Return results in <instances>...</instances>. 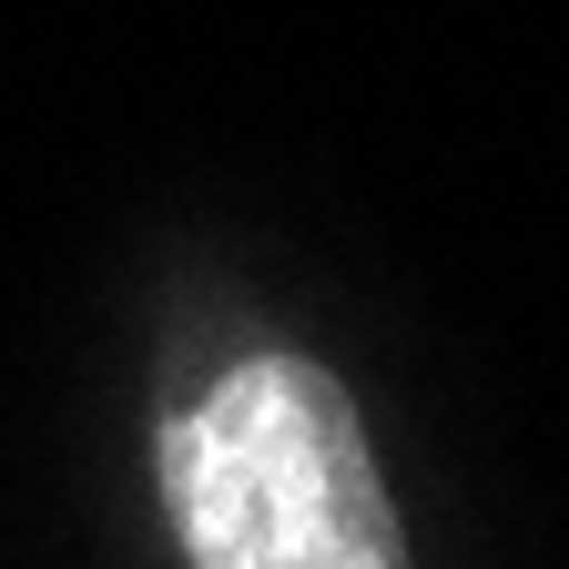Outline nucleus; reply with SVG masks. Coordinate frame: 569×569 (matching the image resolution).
Here are the masks:
<instances>
[{
	"label": "nucleus",
	"mask_w": 569,
	"mask_h": 569,
	"mask_svg": "<svg viewBox=\"0 0 569 569\" xmlns=\"http://www.w3.org/2000/svg\"><path fill=\"white\" fill-rule=\"evenodd\" d=\"M163 519L193 569H397L407 519L316 356H244L163 417Z\"/></svg>",
	"instance_id": "obj_1"
}]
</instances>
